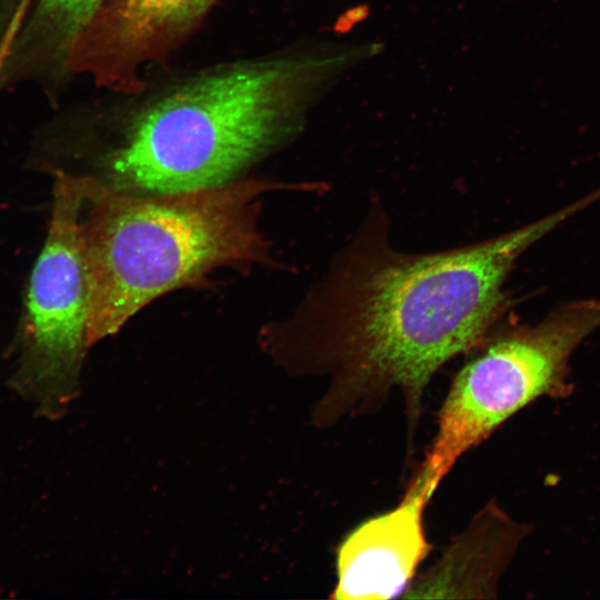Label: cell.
Listing matches in <instances>:
<instances>
[{"label": "cell", "instance_id": "cell-10", "mask_svg": "<svg viewBox=\"0 0 600 600\" xmlns=\"http://www.w3.org/2000/svg\"><path fill=\"white\" fill-rule=\"evenodd\" d=\"M10 36L0 24V86L11 74L10 72Z\"/></svg>", "mask_w": 600, "mask_h": 600}, {"label": "cell", "instance_id": "cell-6", "mask_svg": "<svg viewBox=\"0 0 600 600\" xmlns=\"http://www.w3.org/2000/svg\"><path fill=\"white\" fill-rule=\"evenodd\" d=\"M218 0H103L74 38L66 74H84L111 93L147 82L144 68L166 62L204 23Z\"/></svg>", "mask_w": 600, "mask_h": 600}, {"label": "cell", "instance_id": "cell-2", "mask_svg": "<svg viewBox=\"0 0 600 600\" xmlns=\"http://www.w3.org/2000/svg\"><path fill=\"white\" fill-rule=\"evenodd\" d=\"M340 54L287 50L172 73L88 113L50 172L128 194L183 192L243 177L300 130Z\"/></svg>", "mask_w": 600, "mask_h": 600}, {"label": "cell", "instance_id": "cell-4", "mask_svg": "<svg viewBox=\"0 0 600 600\" xmlns=\"http://www.w3.org/2000/svg\"><path fill=\"white\" fill-rule=\"evenodd\" d=\"M599 327L600 301L579 300L489 343L456 377L403 499L426 507L464 452L533 400L563 391L570 357Z\"/></svg>", "mask_w": 600, "mask_h": 600}, {"label": "cell", "instance_id": "cell-3", "mask_svg": "<svg viewBox=\"0 0 600 600\" xmlns=\"http://www.w3.org/2000/svg\"><path fill=\"white\" fill-rule=\"evenodd\" d=\"M74 178L82 190L90 347L116 334L153 300L200 287L218 269L269 263L259 229L260 197L288 187L243 177L206 189L128 194Z\"/></svg>", "mask_w": 600, "mask_h": 600}, {"label": "cell", "instance_id": "cell-5", "mask_svg": "<svg viewBox=\"0 0 600 600\" xmlns=\"http://www.w3.org/2000/svg\"><path fill=\"white\" fill-rule=\"evenodd\" d=\"M54 177L48 233L26 291L12 384L48 417L74 397L90 348V293L80 234L82 190L77 178Z\"/></svg>", "mask_w": 600, "mask_h": 600}, {"label": "cell", "instance_id": "cell-7", "mask_svg": "<svg viewBox=\"0 0 600 600\" xmlns=\"http://www.w3.org/2000/svg\"><path fill=\"white\" fill-rule=\"evenodd\" d=\"M424 506L402 499L349 533L337 557L334 599H393L407 591L429 550L422 513Z\"/></svg>", "mask_w": 600, "mask_h": 600}, {"label": "cell", "instance_id": "cell-1", "mask_svg": "<svg viewBox=\"0 0 600 600\" xmlns=\"http://www.w3.org/2000/svg\"><path fill=\"white\" fill-rule=\"evenodd\" d=\"M577 212L571 203L482 242L422 254L393 249L384 219L372 214L297 311L263 329V342L332 373L342 392L400 387L417 407L441 366L484 342L514 261Z\"/></svg>", "mask_w": 600, "mask_h": 600}, {"label": "cell", "instance_id": "cell-9", "mask_svg": "<svg viewBox=\"0 0 600 600\" xmlns=\"http://www.w3.org/2000/svg\"><path fill=\"white\" fill-rule=\"evenodd\" d=\"M103 0H34L12 46L13 70L63 76L67 53Z\"/></svg>", "mask_w": 600, "mask_h": 600}, {"label": "cell", "instance_id": "cell-8", "mask_svg": "<svg viewBox=\"0 0 600 600\" xmlns=\"http://www.w3.org/2000/svg\"><path fill=\"white\" fill-rule=\"evenodd\" d=\"M528 528L497 508L483 511L439 561L414 584L407 598H487Z\"/></svg>", "mask_w": 600, "mask_h": 600}]
</instances>
